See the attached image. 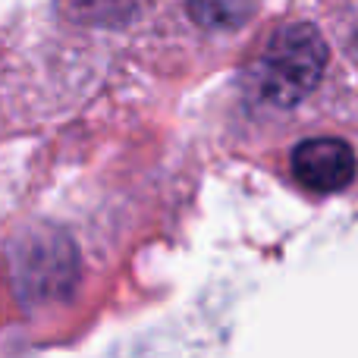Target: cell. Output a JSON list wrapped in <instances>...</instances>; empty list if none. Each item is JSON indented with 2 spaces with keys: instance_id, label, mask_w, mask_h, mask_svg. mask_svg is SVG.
Here are the masks:
<instances>
[{
  "instance_id": "3957f363",
  "label": "cell",
  "mask_w": 358,
  "mask_h": 358,
  "mask_svg": "<svg viewBox=\"0 0 358 358\" xmlns=\"http://www.w3.org/2000/svg\"><path fill=\"white\" fill-rule=\"evenodd\" d=\"M292 173L311 192H340L355 176V151L343 138H308L292 151Z\"/></svg>"
},
{
  "instance_id": "6da1fadb",
  "label": "cell",
  "mask_w": 358,
  "mask_h": 358,
  "mask_svg": "<svg viewBox=\"0 0 358 358\" xmlns=\"http://www.w3.org/2000/svg\"><path fill=\"white\" fill-rule=\"evenodd\" d=\"M330 50L324 35L308 22H292L273 31L258 57L255 85L267 104L296 107L324 79Z\"/></svg>"
},
{
  "instance_id": "277c9868",
  "label": "cell",
  "mask_w": 358,
  "mask_h": 358,
  "mask_svg": "<svg viewBox=\"0 0 358 358\" xmlns=\"http://www.w3.org/2000/svg\"><path fill=\"white\" fill-rule=\"evenodd\" d=\"M258 10V0H189V16L201 29L233 31L245 25Z\"/></svg>"
},
{
  "instance_id": "7a4b0ae2",
  "label": "cell",
  "mask_w": 358,
  "mask_h": 358,
  "mask_svg": "<svg viewBox=\"0 0 358 358\" xmlns=\"http://www.w3.org/2000/svg\"><path fill=\"white\" fill-rule=\"evenodd\" d=\"M10 273L22 302H54L76 280V248L63 233H25L10 252Z\"/></svg>"
}]
</instances>
